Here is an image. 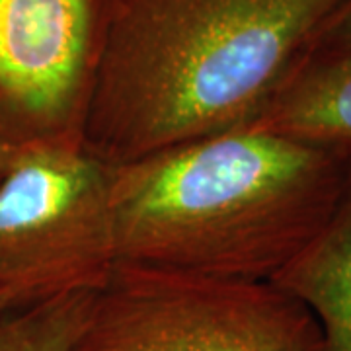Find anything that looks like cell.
<instances>
[{"mask_svg": "<svg viewBox=\"0 0 351 351\" xmlns=\"http://www.w3.org/2000/svg\"><path fill=\"white\" fill-rule=\"evenodd\" d=\"M271 281L313 311L324 351H351V158L326 225Z\"/></svg>", "mask_w": 351, "mask_h": 351, "instance_id": "obj_7", "label": "cell"}, {"mask_svg": "<svg viewBox=\"0 0 351 351\" xmlns=\"http://www.w3.org/2000/svg\"><path fill=\"white\" fill-rule=\"evenodd\" d=\"M14 151H16L14 147H8V145L0 143V174L4 172V168H6V166H8V162H10Z\"/></svg>", "mask_w": 351, "mask_h": 351, "instance_id": "obj_11", "label": "cell"}, {"mask_svg": "<svg viewBox=\"0 0 351 351\" xmlns=\"http://www.w3.org/2000/svg\"><path fill=\"white\" fill-rule=\"evenodd\" d=\"M346 0H108L82 147L108 164L250 127Z\"/></svg>", "mask_w": 351, "mask_h": 351, "instance_id": "obj_1", "label": "cell"}, {"mask_svg": "<svg viewBox=\"0 0 351 351\" xmlns=\"http://www.w3.org/2000/svg\"><path fill=\"white\" fill-rule=\"evenodd\" d=\"M78 351H324L313 311L271 279L115 262Z\"/></svg>", "mask_w": 351, "mask_h": 351, "instance_id": "obj_3", "label": "cell"}, {"mask_svg": "<svg viewBox=\"0 0 351 351\" xmlns=\"http://www.w3.org/2000/svg\"><path fill=\"white\" fill-rule=\"evenodd\" d=\"M112 164L82 145L16 149L0 174V293L98 289L115 263Z\"/></svg>", "mask_w": 351, "mask_h": 351, "instance_id": "obj_4", "label": "cell"}, {"mask_svg": "<svg viewBox=\"0 0 351 351\" xmlns=\"http://www.w3.org/2000/svg\"><path fill=\"white\" fill-rule=\"evenodd\" d=\"M350 158L256 127L112 164L115 262L274 279L332 215Z\"/></svg>", "mask_w": 351, "mask_h": 351, "instance_id": "obj_2", "label": "cell"}, {"mask_svg": "<svg viewBox=\"0 0 351 351\" xmlns=\"http://www.w3.org/2000/svg\"><path fill=\"white\" fill-rule=\"evenodd\" d=\"M92 295L63 291L0 313V351H78Z\"/></svg>", "mask_w": 351, "mask_h": 351, "instance_id": "obj_8", "label": "cell"}, {"mask_svg": "<svg viewBox=\"0 0 351 351\" xmlns=\"http://www.w3.org/2000/svg\"><path fill=\"white\" fill-rule=\"evenodd\" d=\"M316 45L351 49V0H346L341 4V8L332 18V22L328 24L322 38L318 39Z\"/></svg>", "mask_w": 351, "mask_h": 351, "instance_id": "obj_9", "label": "cell"}, {"mask_svg": "<svg viewBox=\"0 0 351 351\" xmlns=\"http://www.w3.org/2000/svg\"><path fill=\"white\" fill-rule=\"evenodd\" d=\"M108 0H0V143L82 145Z\"/></svg>", "mask_w": 351, "mask_h": 351, "instance_id": "obj_5", "label": "cell"}, {"mask_svg": "<svg viewBox=\"0 0 351 351\" xmlns=\"http://www.w3.org/2000/svg\"><path fill=\"white\" fill-rule=\"evenodd\" d=\"M25 302L32 301L22 299V297H18V295H14V293H0V313L8 311V308H12V306H18V304H25Z\"/></svg>", "mask_w": 351, "mask_h": 351, "instance_id": "obj_10", "label": "cell"}, {"mask_svg": "<svg viewBox=\"0 0 351 351\" xmlns=\"http://www.w3.org/2000/svg\"><path fill=\"white\" fill-rule=\"evenodd\" d=\"M250 127L351 158V49L314 45Z\"/></svg>", "mask_w": 351, "mask_h": 351, "instance_id": "obj_6", "label": "cell"}]
</instances>
